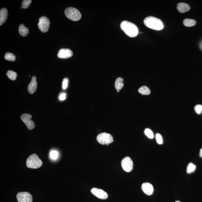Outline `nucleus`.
<instances>
[{"label": "nucleus", "instance_id": "ddd939ff", "mask_svg": "<svg viewBox=\"0 0 202 202\" xmlns=\"http://www.w3.org/2000/svg\"><path fill=\"white\" fill-rule=\"evenodd\" d=\"M142 189L143 192L147 195H151L153 193V186L150 183H143L142 185Z\"/></svg>", "mask_w": 202, "mask_h": 202}, {"label": "nucleus", "instance_id": "a211bd4d", "mask_svg": "<svg viewBox=\"0 0 202 202\" xmlns=\"http://www.w3.org/2000/svg\"><path fill=\"white\" fill-rule=\"evenodd\" d=\"M138 92L142 95H148L151 93V91L149 88L146 86H143L138 89Z\"/></svg>", "mask_w": 202, "mask_h": 202}, {"label": "nucleus", "instance_id": "f8f14e48", "mask_svg": "<svg viewBox=\"0 0 202 202\" xmlns=\"http://www.w3.org/2000/svg\"><path fill=\"white\" fill-rule=\"evenodd\" d=\"M38 84L36 81V78L34 76L31 79V82L28 86V91L29 93L33 94L36 91L37 88Z\"/></svg>", "mask_w": 202, "mask_h": 202}, {"label": "nucleus", "instance_id": "393cba45", "mask_svg": "<svg viewBox=\"0 0 202 202\" xmlns=\"http://www.w3.org/2000/svg\"><path fill=\"white\" fill-rule=\"evenodd\" d=\"M32 1L31 0H24L22 2V7L23 8L26 9L30 6Z\"/></svg>", "mask_w": 202, "mask_h": 202}, {"label": "nucleus", "instance_id": "9b49d317", "mask_svg": "<svg viewBox=\"0 0 202 202\" xmlns=\"http://www.w3.org/2000/svg\"><path fill=\"white\" fill-rule=\"evenodd\" d=\"M91 192L95 196L100 199H105L108 197L107 193L102 189L94 188L91 189Z\"/></svg>", "mask_w": 202, "mask_h": 202}, {"label": "nucleus", "instance_id": "39448f33", "mask_svg": "<svg viewBox=\"0 0 202 202\" xmlns=\"http://www.w3.org/2000/svg\"><path fill=\"white\" fill-rule=\"evenodd\" d=\"M98 142L100 144L109 145L114 141L112 136L106 133H100L97 138Z\"/></svg>", "mask_w": 202, "mask_h": 202}, {"label": "nucleus", "instance_id": "412c9836", "mask_svg": "<svg viewBox=\"0 0 202 202\" xmlns=\"http://www.w3.org/2000/svg\"><path fill=\"white\" fill-rule=\"evenodd\" d=\"M5 59L8 61L14 62L16 60V57L12 53H10L9 52H7L6 53L5 55Z\"/></svg>", "mask_w": 202, "mask_h": 202}, {"label": "nucleus", "instance_id": "6e6552de", "mask_svg": "<svg viewBox=\"0 0 202 202\" xmlns=\"http://www.w3.org/2000/svg\"><path fill=\"white\" fill-rule=\"evenodd\" d=\"M121 166L126 172H129L133 170V164L131 158L127 157H124L121 161Z\"/></svg>", "mask_w": 202, "mask_h": 202}, {"label": "nucleus", "instance_id": "1a4fd4ad", "mask_svg": "<svg viewBox=\"0 0 202 202\" xmlns=\"http://www.w3.org/2000/svg\"><path fill=\"white\" fill-rule=\"evenodd\" d=\"M16 198L18 202H32V195L30 193L26 192L18 193Z\"/></svg>", "mask_w": 202, "mask_h": 202}, {"label": "nucleus", "instance_id": "9d476101", "mask_svg": "<svg viewBox=\"0 0 202 202\" xmlns=\"http://www.w3.org/2000/svg\"><path fill=\"white\" fill-rule=\"evenodd\" d=\"M73 55V52L68 48H62L58 51V58L66 59L71 58Z\"/></svg>", "mask_w": 202, "mask_h": 202}, {"label": "nucleus", "instance_id": "6ab92c4d", "mask_svg": "<svg viewBox=\"0 0 202 202\" xmlns=\"http://www.w3.org/2000/svg\"><path fill=\"white\" fill-rule=\"evenodd\" d=\"M196 21L195 20L191 19H186L184 21V25L185 26L190 27L194 26L196 24Z\"/></svg>", "mask_w": 202, "mask_h": 202}, {"label": "nucleus", "instance_id": "4468645a", "mask_svg": "<svg viewBox=\"0 0 202 202\" xmlns=\"http://www.w3.org/2000/svg\"><path fill=\"white\" fill-rule=\"evenodd\" d=\"M8 11L7 9L3 8L0 10V26H2L7 20Z\"/></svg>", "mask_w": 202, "mask_h": 202}, {"label": "nucleus", "instance_id": "2eb2a0df", "mask_svg": "<svg viewBox=\"0 0 202 202\" xmlns=\"http://www.w3.org/2000/svg\"><path fill=\"white\" fill-rule=\"evenodd\" d=\"M177 9L180 13H185L190 9V6L185 3H180L177 5Z\"/></svg>", "mask_w": 202, "mask_h": 202}, {"label": "nucleus", "instance_id": "473e14b6", "mask_svg": "<svg viewBox=\"0 0 202 202\" xmlns=\"http://www.w3.org/2000/svg\"><path fill=\"white\" fill-rule=\"evenodd\" d=\"M23 8L22 7V6H21V8L22 9Z\"/></svg>", "mask_w": 202, "mask_h": 202}, {"label": "nucleus", "instance_id": "7ed1b4c3", "mask_svg": "<svg viewBox=\"0 0 202 202\" xmlns=\"http://www.w3.org/2000/svg\"><path fill=\"white\" fill-rule=\"evenodd\" d=\"M42 162L36 154L30 155L26 161V166L28 168L37 169L41 167Z\"/></svg>", "mask_w": 202, "mask_h": 202}, {"label": "nucleus", "instance_id": "f03ea898", "mask_svg": "<svg viewBox=\"0 0 202 202\" xmlns=\"http://www.w3.org/2000/svg\"><path fill=\"white\" fill-rule=\"evenodd\" d=\"M144 25L150 29L161 30L164 28L163 23L159 19L153 16H149L144 20Z\"/></svg>", "mask_w": 202, "mask_h": 202}, {"label": "nucleus", "instance_id": "cd10ccee", "mask_svg": "<svg viewBox=\"0 0 202 202\" xmlns=\"http://www.w3.org/2000/svg\"><path fill=\"white\" fill-rule=\"evenodd\" d=\"M68 80L67 78H64L62 82V88L63 90H66L68 87Z\"/></svg>", "mask_w": 202, "mask_h": 202}, {"label": "nucleus", "instance_id": "0eeeda50", "mask_svg": "<svg viewBox=\"0 0 202 202\" xmlns=\"http://www.w3.org/2000/svg\"><path fill=\"white\" fill-rule=\"evenodd\" d=\"M20 118L29 130H31L35 128V123L31 119L32 116L31 115L27 114H23L21 115Z\"/></svg>", "mask_w": 202, "mask_h": 202}, {"label": "nucleus", "instance_id": "f257e3e1", "mask_svg": "<svg viewBox=\"0 0 202 202\" xmlns=\"http://www.w3.org/2000/svg\"><path fill=\"white\" fill-rule=\"evenodd\" d=\"M120 27L122 30L129 37H135L138 35V28L132 23L127 21H123L121 24Z\"/></svg>", "mask_w": 202, "mask_h": 202}, {"label": "nucleus", "instance_id": "423d86ee", "mask_svg": "<svg viewBox=\"0 0 202 202\" xmlns=\"http://www.w3.org/2000/svg\"><path fill=\"white\" fill-rule=\"evenodd\" d=\"M49 26H50V21L49 19L46 16H41L39 18L38 27L39 30L42 32H47L49 30Z\"/></svg>", "mask_w": 202, "mask_h": 202}, {"label": "nucleus", "instance_id": "c85d7f7f", "mask_svg": "<svg viewBox=\"0 0 202 202\" xmlns=\"http://www.w3.org/2000/svg\"><path fill=\"white\" fill-rule=\"evenodd\" d=\"M59 99L60 101H63L66 99V94L65 93H60V94L59 97Z\"/></svg>", "mask_w": 202, "mask_h": 202}, {"label": "nucleus", "instance_id": "4be33fe9", "mask_svg": "<svg viewBox=\"0 0 202 202\" xmlns=\"http://www.w3.org/2000/svg\"><path fill=\"white\" fill-rule=\"evenodd\" d=\"M144 134L148 138L152 139L154 138V134L153 132L149 128H146L144 131Z\"/></svg>", "mask_w": 202, "mask_h": 202}, {"label": "nucleus", "instance_id": "c756f323", "mask_svg": "<svg viewBox=\"0 0 202 202\" xmlns=\"http://www.w3.org/2000/svg\"><path fill=\"white\" fill-rule=\"evenodd\" d=\"M199 156L202 157V148L200 149V152H199Z\"/></svg>", "mask_w": 202, "mask_h": 202}, {"label": "nucleus", "instance_id": "a878e982", "mask_svg": "<svg viewBox=\"0 0 202 202\" xmlns=\"http://www.w3.org/2000/svg\"><path fill=\"white\" fill-rule=\"evenodd\" d=\"M155 138L157 143L158 144H161L163 143V140L162 136L159 133H157L155 135Z\"/></svg>", "mask_w": 202, "mask_h": 202}, {"label": "nucleus", "instance_id": "5701e85b", "mask_svg": "<svg viewBox=\"0 0 202 202\" xmlns=\"http://www.w3.org/2000/svg\"><path fill=\"white\" fill-rule=\"evenodd\" d=\"M196 166L192 163H190L188 165L186 171L188 173H191L195 171Z\"/></svg>", "mask_w": 202, "mask_h": 202}, {"label": "nucleus", "instance_id": "dca6fc26", "mask_svg": "<svg viewBox=\"0 0 202 202\" xmlns=\"http://www.w3.org/2000/svg\"><path fill=\"white\" fill-rule=\"evenodd\" d=\"M19 32L23 37H26L29 34V29L25 26L24 24H21L19 26Z\"/></svg>", "mask_w": 202, "mask_h": 202}, {"label": "nucleus", "instance_id": "20e7f679", "mask_svg": "<svg viewBox=\"0 0 202 202\" xmlns=\"http://www.w3.org/2000/svg\"><path fill=\"white\" fill-rule=\"evenodd\" d=\"M65 15L67 18L72 21H77L81 19V14L77 9L73 7L67 8L64 11Z\"/></svg>", "mask_w": 202, "mask_h": 202}, {"label": "nucleus", "instance_id": "aec40b11", "mask_svg": "<svg viewBox=\"0 0 202 202\" xmlns=\"http://www.w3.org/2000/svg\"><path fill=\"white\" fill-rule=\"evenodd\" d=\"M7 75L11 80L14 81L16 79L17 74L16 72L12 71H8L7 73Z\"/></svg>", "mask_w": 202, "mask_h": 202}, {"label": "nucleus", "instance_id": "7c9ffc66", "mask_svg": "<svg viewBox=\"0 0 202 202\" xmlns=\"http://www.w3.org/2000/svg\"><path fill=\"white\" fill-rule=\"evenodd\" d=\"M119 90H117V92H119Z\"/></svg>", "mask_w": 202, "mask_h": 202}, {"label": "nucleus", "instance_id": "b1692460", "mask_svg": "<svg viewBox=\"0 0 202 202\" xmlns=\"http://www.w3.org/2000/svg\"><path fill=\"white\" fill-rule=\"evenodd\" d=\"M58 152L57 151H52L49 153V157L52 160H55L58 158Z\"/></svg>", "mask_w": 202, "mask_h": 202}, {"label": "nucleus", "instance_id": "2f4dec72", "mask_svg": "<svg viewBox=\"0 0 202 202\" xmlns=\"http://www.w3.org/2000/svg\"><path fill=\"white\" fill-rule=\"evenodd\" d=\"M175 202H180V201H176Z\"/></svg>", "mask_w": 202, "mask_h": 202}, {"label": "nucleus", "instance_id": "bb28decb", "mask_svg": "<svg viewBox=\"0 0 202 202\" xmlns=\"http://www.w3.org/2000/svg\"><path fill=\"white\" fill-rule=\"evenodd\" d=\"M194 110L197 114H201L202 112V105H196L194 108Z\"/></svg>", "mask_w": 202, "mask_h": 202}, {"label": "nucleus", "instance_id": "f3484780", "mask_svg": "<svg viewBox=\"0 0 202 202\" xmlns=\"http://www.w3.org/2000/svg\"><path fill=\"white\" fill-rule=\"evenodd\" d=\"M124 86V79L121 77H118L116 80L115 86L116 89L120 90Z\"/></svg>", "mask_w": 202, "mask_h": 202}]
</instances>
